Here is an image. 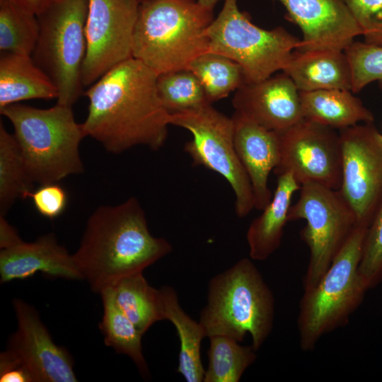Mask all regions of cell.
I'll return each instance as SVG.
<instances>
[{"instance_id":"cell-1","label":"cell","mask_w":382,"mask_h":382,"mask_svg":"<svg viewBox=\"0 0 382 382\" xmlns=\"http://www.w3.org/2000/svg\"><path fill=\"white\" fill-rule=\"evenodd\" d=\"M158 74L131 57L117 64L84 92L88 115L86 137L108 152L122 153L136 146L157 151L168 137L170 113L157 88Z\"/></svg>"},{"instance_id":"cell-2","label":"cell","mask_w":382,"mask_h":382,"mask_svg":"<svg viewBox=\"0 0 382 382\" xmlns=\"http://www.w3.org/2000/svg\"><path fill=\"white\" fill-rule=\"evenodd\" d=\"M173 250L154 236L138 199L101 206L88 219L74 259L92 291L100 294L121 278L153 265Z\"/></svg>"},{"instance_id":"cell-3","label":"cell","mask_w":382,"mask_h":382,"mask_svg":"<svg viewBox=\"0 0 382 382\" xmlns=\"http://www.w3.org/2000/svg\"><path fill=\"white\" fill-rule=\"evenodd\" d=\"M213 11L197 0L140 2L132 39V57L160 74L187 69L209 52L205 35Z\"/></svg>"},{"instance_id":"cell-4","label":"cell","mask_w":382,"mask_h":382,"mask_svg":"<svg viewBox=\"0 0 382 382\" xmlns=\"http://www.w3.org/2000/svg\"><path fill=\"white\" fill-rule=\"evenodd\" d=\"M71 107L57 103L40 109L14 103L0 109L13 125L26 173L33 183H55L83 172L79 147L86 135Z\"/></svg>"},{"instance_id":"cell-5","label":"cell","mask_w":382,"mask_h":382,"mask_svg":"<svg viewBox=\"0 0 382 382\" xmlns=\"http://www.w3.org/2000/svg\"><path fill=\"white\" fill-rule=\"evenodd\" d=\"M274 317L272 291L253 261L243 258L211 279L199 322L208 337L242 342L249 334L257 351L271 333Z\"/></svg>"},{"instance_id":"cell-6","label":"cell","mask_w":382,"mask_h":382,"mask_svg":"<svg viewBox=\"0 0 382 382\" xmlns=\"http://www.w3.org/2000/svg\"><path fill=\"white\" fill-rule=\"evenodd\" d=\"M366 226L356 225L318 284L304 291L298 329L302 350L312 351L327 332L344 325L368 290L359 273Z\"/></svg>"},{"instance_id":"cell-7","label":"cell","mask_w":382,"mask_h":382,"mask_svg":"<svg viewBox=\"0 0 382 382\" xmlns=\"http://www.w3.org/2000/svg\"><path fill=\"white\" fill-rule=\"evenodd\" d=\"M89 0H59L37 15L40 30L31 54L58 91L57 103L72 106L83 93Z\"/></svg>"},{"instance_id":"cell-8","label":"cell","mask_w":382,"mask_h":382,"mask_svg":"<svg viewBox=\"0 0 382 382\" xmlns=\"http://www.w3.org/2000/svg\"><path fill=\"white\" fill-rule=\"evenodd\" d=\"M205 35L209 52L227 57L241 67L245 83H255L283 71L301 39L282 27L262 29L239 10L237 0H224L222 9Z\"/></svg>"},{"instance_id":"cell-9","label":"cell","mask_w":382,"mask_h":382,"mask_svg":"<svg viewBox=\"0 0 382 382\" xmlns=\"http://www.w3.org/2000/svg\"><path fill=\"white\" fill-rule=\"evenodd\" d=\"M170 124L188 130L192 135L184 151L195 166L221 175L235 196V212L240 217L255 209L252 186L234 146V124L229 117L207 103L170 113Z\"/></svg>"},{"instance_id":"cell-10","label":"cell","mask_w":382,"mask_h":382,"mask_svg":"<svg viewBox=\"0 0 382 382\" xmlns=\"http://www.w3.org/2000/svg\"><path fill=\"white\" fill-rule=\"evenodd\" d=\"M291 206L289 221L304 219L301 236L309 249L303 289L315 286L330 266L357 225L354 212L338 190L316 183L301 185Z\"/></svg>"},{"instance_id":"cell-11","label":"cell","mask_w":382,"mask_h":382,"mask_svg":"<svg viewBox=\"0 0 382 382\" xmlns=\"http://www.w3.org/2000/svg\"><path fill=\"white\" fill-rule=\"evenodd\" d=\"M342 155L338 190L356 217L368 227L382 202V134L372 123L340 130Z\"/></svg>"},{"instance_id":"cell-12","label":"cell","mask_w":382,"mask_h":382,"mask_svg":"<svg viewBox=\"0 0 382 382\" xmlns=\"http://www.w3.org/2000/svg\"><path fill=\"white\" fill-rule=\"evenodd\" d=\"M280 160L274 173H290L301 185L316 183L338 190L342 155L335 129L303 118L279 132Z\"/></svg>"},{"instance_id":"cell-13","label":"cell","mask_w":382,"mask_h":382,"mask_svg":"<svg viewBox=\"0 0 382 382\" xmlns=\"http://www.w3.org/2000/svg\"><path fill=\"white\" fill-rule=\"evenodd\" d=\"M139 0H89L86 24V53L81 70L83 87L132 57Z\"/></svg>"},{"instance_id":"cell-14","label":"cell","mask_w":382,"mask_h":382,"mask_svg":"<svg viewBox=\"0 0 382 382\" xmlns=\"http://www.w3.org/2000/svg\"><path fill=\"white\" fill-rule=\"evenodd\" d=\"M17 328L8 340L5 352L21 364L33 382H76L74 359L57 345L36 309L20 299L13 300Z\"/></svg>"},{"instance_id":"cell-15","label":"cell","mask_w":382,"mask_h":382,"mask_svg":"<svg viewBox=\"0 0 382 382\" xmlns=\"http://www.w3.org/2000/svg\"><path fill=\"white\" fill-rule=\"evenodd\" d=\"M286 10L287 21L303 34L300 51H345L361 29L344 0H273Z\"/></svg>"},{"instance_id":"cell-16","label":"cell","mask_w":382,"mask_h":382,"mask_svg":"<svg viewBox=\"0 0 382 382\" xmlns=\"http://www.w3.org/2000/svg\"><path fill=\"white\" fill-rule=\"evenodd\" d=\"M232 103L236 112L278 132L303 119L299 91L284 72L259 82L244 83L236 91Z\"/></svg>"},{"instance_id":"cell-17","label":"cell","mask_w":382,"mask_h":382,"mask_svg":"<svg viewBox=\"0 0 382 382\" xmlns=\"http://www.w3.org/2000/svg\"><path fill=\"white\" fill-rule=\"evenodd\" d=\"M37 272L53 278L83 279L73 255L59 245L54 233L33 242L22 241L0 252V282L25 279Z\"/></svg>"},{"instance_id":"cell-18","label":"cell","mask_w":382,"mask_h":382,"mask_svg":"<svg viewBox=\"0 0 382 382\" xmlns=\"http://www.w3.org/2000/svg\"><path fill=\"white\" fill-rule=\"evenodd\" d=\"M231 117L235 149L251 183L255 209L262 211L272 197L268 178L279 163V134L236 111Z\"/></svg>"},{"instance_id":"cell-19","label":"cell","mask_w":382,"mask_h":382,"mask_svg":"<svg viewBox=\"0 0 382 382\" xmlns=\"http://www.w3.org/2000/svg\"><path fill=\"white\" fill-rule=\"evenodd\" d=\"M283 72L299 91L352 88L350 66L344 51L295 50Z\"/></svg>"},{"instance_id":"cell-20","label":"cell","mask_w":382,"mask_h":382,"mask_svg":"<svg viewBox=\"0 0 382 382\" xmlns=\"http://www.w3.org/2000/svg\"><path fill=\"white\" fill-rule=\"evenodd\" d=\"M277 187L262 213L248 228L246 240L249 255L253 260H267L280 245L293 195L301 185L290 173L277 175Z\"/></svg>"},{"instance_id":"cell-21","label":"cell","mask_w":382,"mask_h":382,"mask_svg":"<svg viewBox=\"0 0 382 382\" xmlns=\"http://www.w3.org/2000/svg\"><path fill=\"white\" fill-rule=\"evenodd\" d=\"M57 97V87L30 55L1 52L0 109L23 100Z\"/></svg>"},{"instance_id":"cell-22","label":"cell","mask_w":382,"mask_h":382,"mask_svg":"<svg viewBox=\"0 0 382 382\" xmlns=\"http://www.w3.org/2000/svg\"><path fill=\"white\" fill-rule=\"evenodd\" d=\"M303 118L342 129L359 122L372 123L374 117L349 90L299 91Z\"/></svg>"},{"instance_id":"cell-23","label":"cell","mask_w":382,"mask_h":382,"mask_svg":"<svg viewBox=\"0 0 382 382\" xmlns=\"http://www.w3.org/2000/svg\"><path fill=\"white\" fill-rule=\"evenodd\" d=\"M159 291L163 320L172 323L180 340L176 371L187 382H203L205 369L201 359V343L206 337L204 330L181 308L173 288L163 286Z\"/></svg>"},{"instance_id":"cell-24","label":"cell","mask_w":382,"mask_h":382,"mask_svg":"<svg viewBox=\"0 0 382 382\" xmlns=\"http://www.w3.org/2000/svg\"><path fill=\"white\" fill-rule=\"evenodd\" d=\"M110 288L117 306L143 335L163 320L159 289L149 284L143 272L125 276Z\"/></svg>"},{"instance_id":"cell-25","label":"cell","mask_w":382,"mask_h":382,"mask_svg":"<svg viewBox=\"0 0 382 382\" xmlns=\"http://www.w3.org/2000/svg\"><path fill=\"white\" fill-rule=\"evenodd\" d=\"M103 303V317L99 328L105 344L117 353L129 357L138 368L140 374L147 377L149 369L141 348L143 334L123 313L115 301L110 287L100 294Z\"/></svg>"},{"instance_id":"cell-26","label":"cell","mask_w":382,"mask_h":382,"mask_svg":"<svg viewBox=\"0 0 382 382\" xmlns=\"http://www.w3.org/2000/svg\"><path fill=\"white\" fill-rule=\"evenodd\" d=\"M16 139L0 122V215L5 216L18 198L33 191Z\"/></svg>"},{"instance_id":"cell-27","label":"cell","mask_w":382,"mask_h":382,"mask_svg":"<svg viewBox=\"0 0 382 382\" xmlns=\"http://www.w3.org/2000/svg\"><path fill=\"white\" fill-rule=\"evenodd\" d=\"M187 69L197 77L211 104L227 97L245 83L239 64L218 53L206 52L194 59Z\"/></svg>"},{"instance_id":"cell-28","label":"cell","mask_w":382,"mask_h":382,"mask_svg":"<svg viewBox=\"0 0 382 382\" xmlns=\"http://www.w3.org/2000/svg\"><path fill=\"white\" fill-rule=\"evenodd\" d=\"M208 366L203 382H238L255 361L256 350L236 340L221 335L209 337Z\"/></svg>"},{"instance_id":"cell-29","label":"cell","mask_w":382,"mask_h":382,"mask_svg":"<svg viewBox=\"0 0 382 382\" xmlns=\"http://www.w3.org/2000/svg\"><path fill=\"white\" fill-rule=\"evenodd\" d=\"M35 14L13 0H0V50L18 54H32L39 35Z\"/></svg>"},{"instance_id":"cell-30","label":"cell","mask_w":382,"mask_h":382,"mask_svg":"<svg viewBox=\"0 0 382 382\" xmlns=\"http://www.w3.org/2000/svg\"><path fill=\"white\" fill-rule=\"evenodd\" d=\"M157 88L162 103L170 113L209 103L200 81L188 69L158 74Z\"/></svg>"},{"instance_id":"cell-31","label":"cell","mask_w":382,"mask_h":382,"mask_svg":"<svg viewBox=\"0 0 382 382\" xmlns=\"http://www.w3.org/2000/svg\"><path fill=\"white\" fill-rule=\"evenodd\" d=\"M350 66L352 93L378 81L382 89V46L353 42L345 50Z\"/></svg>"},{"instance_id":"cell-32","label":"cell","mask_w":382,"mask_h":382,"mask_svg":"<svg viewBox=\"0 0 382 382\" xmlns=\"http://www.w3.org/2000/svg\"><path fill=\"white\" fill-rule=\"evenodd\" d=\"M359 273L367 289L382 281V202L366 230Z\"/></svg>"},{"instance_id":"cell-33","label":"cell","mask_w":382,"mask_h":382,"mask_svg":"<svg viewBox=\"0 0 382 382\" xmlns=\"http://www.w3.org/2000/svg\"><path fill=\"white\" fill-rule=\"evenodd\" d=\"M365 42L382 46V0H344Z\"/></svg>"},{"instance_id":"cell-34","label":"cell","mask_w":382,"mask_h":382,"mask_svg":"<svg viewBox=\"0 0 382 382\" xmlns=\"http://www.w3.org/2000/svg\"><path fill=\"white\" fill-rule=\"evenodd\" d=\"M30 197L37 211L50 219L59 216L67 203L66 191L56 183L41 185L31 192Z\"/></svg>"},{"instance_id":"cell-35","label":"cell","mask_w":382,"mask_h":382,"mask_svg":"<svg viewBox=\"0 0 382 382\" xmlns=\"http://www.w3.org/2000/svg\"><path fill=\"white\" fill-rule=\"evenodd\" d=\"M1 382H33L27 370L4 351L0 354Z\"/></svg>"},{"instance_id":"cell-36","label":"cell","mask_w":382,"mask_h":382,"mask_svg":"<svg viewBox=\"0 0 382 382\" xmlns=\"http://www.w3.org/2000/svg\"><path fill=\"white\" fill-rule=\"evenodd\" d=\"M23 240L17 231L4 218L0 215V248L6 249L16 245Z\"/></svg>"},{"instance_id":"cell-37","label":"cell","mask_w":382,"mask_h":382,"mask_svg":"<svg viewBox=\"0 0 382 382\" xmlns=\"http://www.w3.org/2000/svg\"><path fill=\"white\" fill-rule=\"evenodd\" d=\"M23 8L36 16L59 0H13Z\"/></svg>"},{"instance_id":"cell-38","label":"cell","mask_w":382,"mask_h":382,"mask_svg":"<svg viewBox=\"0 0 382 382\" xmlns=\"http://www.w3.org/2000/svg\"><path fill=\"white\" fill-rule=\"evenodd\" d=\"M197 2L206 8L213 11L219 0H197Z\"/></svg>"},{"instance_id":"cell-39","label":"cell","mask_w":382,"mask_h":382,"mask_svg":"<svg viewBox=\"0 0 382 382\" xmlns=\"http://www.w3.org/2000/svg\"><path fill=\"white\" fill-rule=\"evenodd\" d=\"M140 2L141 1H147V0H139Z\"/></svg>"}]
</instances>
